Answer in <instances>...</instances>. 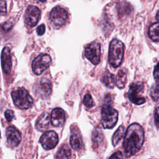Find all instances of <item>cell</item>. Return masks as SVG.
I'll list each match as a JSON object with an SVG mask.
<instances>
[{
    "label": "cell",
    "mask_w": 159,
    "mask_h": 159,
    "mask_svg": "<svg viewBox=\"0 0 159 159\" xmlns=\"http://www.w3.org/2000/svg\"><path fill=\"white\" fill-rule=\"evenodd\" d=\"M125 127L124 125H120L114 132L112 137V142L114 146L117 145L119 141L123 138L125 135Z\"/></svg>",
    "instance_id": "20"
},
{
    "label": "cell",
    "mask_w": 159,
    "mask_h": 159,
    "mask_svg": "<svg viewBox=\"0 0 159 159\" xmlns=\"http://www.w3.org/2000/svg\"><path fill=\"white\" fill-rule=\"evenodd\" d=\"M83 103L84 104V106L88 108H91L94 105V102L93 101V99L91 97V96L89 94H87L84 96L83 101Z\"/></svg>",
    "instance_id": "24"
},
{
    "label": "cell",
    "mask_w": 159,
    "mask_h": 159,
    "mask_svg": "<svg viewBox=\"0 0 159 159\" xmlns=\"http://www.w3.org/2000/svg\"><path fill=\"white\" fill-rule=\"evenodd\" d=\"M84 54L86 57L93 65H98L100 61L101 58L100 44L96 42L89 43L85 48Z\"/></svg>",
    "instance_id": "8"
},
{
    "label": "cell",
    "mask_w": 159,
    "mask_h": 159,
    "mask_svg": "<svg viewBox=\"0 0 159 159\" xmlns=\"http://www.w3.org/2000/svg\"><path fill=\"white\" fill-rule=\"evenodd\" d=\"M39 1H41V2H44L46 1V0H39Z\"/></svg>",
    "instance_id": "31"
},
{
    "label": "cell",
    "mask_w": 159,
    "mask_h": 159,
    "mask_svg": "<svg viewBox=\"0 0 159 159\" xmlns=\"http://www.w3.org/2000/svg\"><path fill=\"white\" fill-rule=\"evenodd\" d=\"M101 81L108 88H112L116 84V78L113 74L106 71L101 78Z\"/></svg>",
    "instance_id": "18"
},
{
    "label": "cell",
    "mask_w": 159,
    "mask_h": 159,
    "mask_svg": "<svg viewBox=\"0 0 159 159\" xmlns=\"http://www.w3.org/2000/svg\"><path fill=\"white\" fill-rule=\"evenodd\" d=\"M150 38L154 42H159V22L153 24L149 28Z\"/></svg>",
    "instance_id": "19"
},
{
    "label": "cell",
    "mask_w": 159,
    "mask_h": 159,
    "mask_svg": "<svg viewBox=\"0 0 159 159\" xmlns=\"http://www.w3.org/2000/svg\"><path fill=\"white\" fill-rule=\"evenodd\" d=\"M156 19L157 20L159 21V10L158 11V12H157V14H156Z\"/></svg>",
    "instance_id": "30"
},
{
    "label": "cell",
    "mask_w": 159,
    "mask_h": 159,
    "mask_svg": "<svg viewBox=\"0 0 159 159\" xmlns=\"http://www.w3.org/2000/svg\"><path fill=\"white\" fill-rule=\"evenodd\" d=\"M103 141V135L100 129H96L93 134V142L94 145H99Z\"/></svg>",
    "instance_id": "23"
},
{
    "label": "cell",
    "mask_w": 159,
    "mask_h": 159,
    "mask_svg": "<svg viewBox=\"0 0 159 159\" xmlns=\"http://www.w3.org/2000/svg\"><path fill=\"white\" fill-rule=\"evenodd\" d=\"M154 119H155V124L156 126L158 128H159V107H157L155 111Z\"/></svg>",
    "instance_id": "27"
},
{
    "label": "cell",
    "mask_w": 159,
    "mask_h": 159,
    "mask_svg": "<svg viewBox=\"0 0 159 159\" xmlns=\"http://www.w3.org/2000/svg\"><path fill=\"white\" fill-rule=\"evenodd\" d=\"M14 104L21 109L30 108L33 103V99L29 92L24 88H18L11 93Z\"/></svg>",
    "instance_id": "3"
},
{
    "label": "cell",
    "mask_w": 159,
    "mask_h": 159,
    "mask_svg": "<svg viewBox=\"0 0 159 159\" xmlns=\"http://www.w3.org/2000/svg\"><path fill=\"white\" fill-rule=\"evenodd\" d=\"M110 158H123L122 155L120 152H117L114 153L113 155H112Z\"/></svg>",
    "instance_id": "29"
},
{
    "label": "cell",
    "mask_w": 159,
    "mask_h": 159,
    "mask_svg": "<svg viewBox=\"0 0 159 159\" xmlns=\"http://www.w3.org/2000/svg\"><path fill=\"white\" fill-rule=\"evenodd\" d=\"M65 121V114L61 108L54 109L51 114V122L55 127L62 126Z\"/></svg>",
    "instance_id": "13"
},
{
    "label": "cell",
    "mask_w": 159,
    "mask_h": 159,
    "mask_svg": "<svg viewBox=\"0 0 159 159\" xmlns=\"http://www.w3.org/2000/svg\"><path fill=\"white\" fill-rule=\"evenodd\" d=\"M45 31V27L43 24H42L40 25H39L37 28V33L39 35H42L44 34Z\"/></svg>",
    "instance_id": "28"
},
{
    "label": "cell",
    "mask_w": 159,
    "mask_h": 159,
    "mask_svg": "<svg viewBox=\"0 0 159 159\" xmlns=\"http://www.w3.org/2000/svg\"><path fill=\"white\" fill-rule=\"evenodd\" d=\"M67 19V11L60 6L55 7L50 14V21L56 28H59L63 25L66 22Z\"/></svg>",
    "instance_id": "6"
},
{
    "label": "cell",
    "mask_w": 159,
    "mask_h": 159,
    "mask_svg": "<svg viewBox=\"0 0 159 159\" xmlns=\"http://www.w3.org/2000/svg\"><path fill=\"white\" fill-rule=\"evenodd\" d=\"M144 141L142 127L137 123L132 124L127 128L123 142V148L126 157L135 155L141 148Z\"/></svg>",
    "instance_id": "1"
},
{
    "label": "cell",
    "mask_w": 159,
    "mask_h": 159,
    "mask_svg": "<svg viewBox=\"0 0 159 159\" xmlns=\"http://www.w3.org/2000/svg\"><path fill=\"white\" fill-rule=\"evenodd\" d=\"M51 58L47 54H41L36 57L32 62V67L35 75L42 74L50 65Z\"/></svg>",
    "instance_id": "7"
},
{
    "label": "cell",
    "mask_w": 159,
    "mask_h": 159,
    "mask_svg": "<svg viewBox=\"0 0 159 159\" xmlns=\"http://www.w3.org/2000/svg\"><path fill=\"white\" fill-rule=\"evenodd\" d=\"M126 81H127L126 70L124 69H121L118 71L117 75L116 76V84L119 88L122 89L125 86Z\"/></svg>",
    "instance_id": "17"
},
{
    "label": "cell",
    "mask_w": 159,
    "mask_h": 159,
    "mask_svg": "<svg viewBox=\"0 0 159 159\" xmlns=\"http://www.w3.org/2000/svg\"><path fill=\"white\" fill-rule=\"evenodd\" d=\"M70 144L71 147L75 150H79L81 146V140L80 137L76 134H71L70 137Z\"/></svg>",
    "instance_id": "22"
},
{
    "label": "cell",
    "mask_w": 159,
    "mask_h": 159,
    "mask_svg": "<svg viewBox=\"0 0 159 159\" xmlns=\"http://www.w3.org/2000/svg\"><path fill=\"white\" fill-rule=\"evenodd\" d=\"M2 68L5 73H9L12 68V60L10 55V49L7 47H5L1 53Z\"/></svg>",
    "instance_id": "14"
},
{
    "label": "cell",
    "mask_w": 159,
    "mask_h": 159,
    "mask_svg": "<svg viewBox=\"0 0 159 159\" xmlns=\"http://www.w3.org/2000/svg\"><path fill=\"white\" fill-rule=\"evenodd\" d=\"M155 84L152 87L150 95L153 101H157L159 99V63L155 66L153 71Z\"/></svg>",
    "instance_id": "15"
},
{
    "label": "cell",
    "mask_w": 159,
    "mask_h": 159,
    "mask_svg": "<svg viewBox=\"0 0 159 159\" xmlns=\"http://www.w3.org/2000/svg\"><path fill=\"white\" fill-rule=\"evenodd\" d=\"M118 119V112L112 108L109 102L106 103L101 111V124L105 129H111L116 124Z\"/></svg>",
    "instance_id": "4"
},
{
    "label": "cell",
    "mask_w": 159,
    "mask_h": 159,
    "mask_svg": "<svg viewBox=\"0 0 159 159\" xmlns=\"http://www.w3.org/2000/svg\"><path fill=\"white\" fill-rule=\"evenodd\" d=\"M143 88L144 85L142 82H136L132 83L130 86L127 93V96L131 102L137 105H140L145 102V98L140 96Z\"/></svg>",
    "instance_id": "5"
},
{
    "label": "cell",
    "mask_w": 159,
    "mask_h": 159,
    "mask_svg": "<svg viewBox=\"0 0 159 159\" xmlns=\"http://www.w3.org/2000/svg\"><path fill=\"white\" fill-rule=\"evenodd\" d=\"M35 94L42 98L48 97L52 93V84L47 78H42L34 87Z\"/></svg>",
    "instance_id": "10"
},
{
    "label": "cell",
    "mask_w": 159,
    "mask_h": 159,
    "mask_svg": "<svg viewBox=\"0 0 159 159\" xmlns=\"http://www.w3.org/2000/svg\"><path fill=\"white\" fill-rule=\"evenodd\" d=\"M7 12L6 2L4 0H0V16H4Z\"/></svg>",
    "instance_id": "25"
},
{
    "label": "cell",
    "mask_w": 159,
    "mask_h": 159,
    "mask_svg": "<svg viewBox=\"0 0 159 159\" xmlns=\"http://www.w3.org/2000/svg\"><path fill=\"white\" fill-rule=\"evenodd\" d=\"M58 142V138L57 133L54 131H48L43 134L40 139V142L45 150L53 148Z\"/></svg>",
    "instance_id": "9"
},
{
    "label": "cell",
    "mask_w": 159,
    "mask_h": 159,
    "mask_svg": "<svg viewBox=\"0 0 159 159\" xmlns=\"http://www.w3.org/2000/svg\"><path fill=\"white\" fill-rule=\"evenodd\" d=\"M40 17V9L34 6H30L27 7L25 15L26 23L30 27L35 26Z\"/></svg>",
    "instance_id": "11"
},
{
    "label": "cell",
    "mask_w": 159,
    "mask_h": 159,
    "mask_svg": "<svg viewBox=\"0 0 159 159\" xmlns=\"http://www.w3.org/2000/svg\"><path fill=\"white\" fill-rule=\"evenodd\" d=\"M4 116H5V117H6V120L8 122H11L14 117V114L13 111L10 110V109H7L5 111Z\"/></svg>",
    "instance_id": "26"
},
{
    "label": "cell",
    "mask_w": 159,
    "mask_h": 159,
    "mask_svg": "<svg viewBox=\"0 0 159 159\" xmlns=\"http://www.w3.org/2000/svg\"><path fill=\"white\" fill-rule=\"evenodd\" d=\"M124 43L118 39H113L109 45L108 60L110 65L114 67H118L122 63L124 52Z\"/></svg>",
    "instance_id": "2"
},
{
    "label": "cell",
    "mask_w": 159,
    "mask_h": 159,
    "mask_svg": "<svg viewBox=\"0 0 159 159\" xmlns=\"http://www.w3.org/2000/svg\"><path fill=\"white\" fill-rule=\"evenodd\" d=\"M71 156V150L70 148L66 145H64L62 147L60 148L58 152L57 153L56 158H67L70 157Z\"/></svg>",
    "instance_id": "21"
},
{
    "label": "cell",
    "mask_w": 159,
    "mask_h": 159,
    "mask_svg": "<svg viewBox=\"0 0 159 159\" xmlns=\"http://www.w3.org/2000/svg\"><path fill=\"white\" fill-rule=\"evenodd\" d=\"M6 139L7 144L10 147H14L20 142L21 135L14 127L10 126L6 130Z\"/></svg>",
    "instance_id": "12"
},
{
    "label": "cell",
    "mask_w": 159,
    "mask_h": 159,
    "mask_svg": "<svg viewBox=\"0 0 159 159\" xmlns=\"http://www.w3.org/2000/svg\"><path fill=\"white\" fill-rule=\"evenodd\" d=\"M50 116L48 112H44L37 119L35 123V127L39 131L46 130L50 124Z\"/></svg>",
    "instance_id": "16"
}]
</instances>
